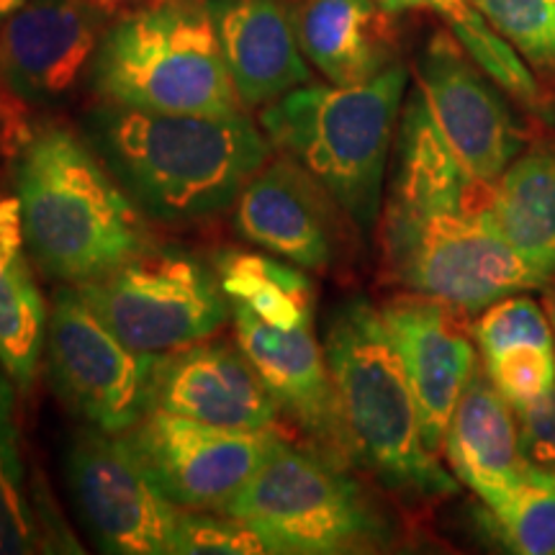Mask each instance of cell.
<instances>
[{"mask_svg":"<svg viewBox=\"0 0 555 555\" xmlns=\"http://www.w3.org/2000/svg\"><path fill=\"white\" fill-rule=\"evenodd\" d=\"M416 88L470 176L491 183L519 155L522 137L509 108L453 31H437L427 41L416 60Z\"/></svg>","mask_w":555,"mask_h":555,"instance_id":"obj_12","label":"cell"},{"mask_svg":"<svg viewBox=\"0 0 555 555\" xmlns=\"http://www.w3.org/2000/svg\"><path fill=\"white\" fill-rule=\"evenodd\" d=\"M470 332L483 360L525 345L555 350L551 319L538 301L519 294L499 298L491 307H486Z\"/></svg>","mask_w":555,"mask_h":555,"instance_id":"obj_27","label":"cell"},{"mask_svg":"<svg viewBox=\"0 0 555 555\" xmlns=\"http://www.w3.org/2000/svg\"><path fill=\"white\" fill-rule=\"evenodd\" d=\"M519 442L525 457L535 466L555 468V386L535 404L517 409Z\"/></svg>","mask_w":555,"mask_h":555,"instance_id":"obj_30","label":"cell"},{"mask_svg":"<svg viewBox=\"0 0 555 555\" xmlns=\"http://www.w3.org/2000/svg\"><path fill=\"white\" fill-rule=\"evenodd\" d=\"M88 86L99 101L163 114L247 111L208 0H139L103 31Z\"/></svg>","mask_w":555,"mask_h":555,"instance_id":"obj_6","label":"cell"},{"mask_svg":"<svg viewBox=\"0 0 555 555\" xmlns=\"http://www.w3.org/2000/svg\"><path fill=\"white\" fill-rule=\"evenodd\" d=\"M221 512L281 555L367 553L391 540L384 512L345 463L291 446L286 435Z\"/></svg>","mask_w":555,"mask_h":555,"instance_id":"obj_7","label":"cell"},{"mask_svg":"<svg viewBox=\"0 0 555 555\" xmlns=\"http://www.w3.org/2000/svg\"><path fill=\"white\" fill-rule=\"evenodd\" d=\"M18 393L0 365V555L80 553L50 496L26 474Z\"/></svg>","mask_w":555,"mask_h":555,"instance_id":"obj_23","label":"cell"},{"mask_svg":"<svg viewBox=\"0 0 555 555\" xmlns=\"http://www.w3.org/2000/svg\"><path fill=\"white\" fill-rule=\"evenodd\" d=\"M489 191L491 183L455 157L414 88L401 114L397 170L380 221L388 278L466 317L543 288V278L491 229Z\"/></svg>","mask_w":555,"mask_h":555,"instance_id":"obj_1","label":"cell"},{"mask_svg":"<svg viewBox=\"0 0 555 555\" xmlns=\"http://www.w3.org/2000/svg\"><path fill=\"white\" fill-rule=\"evenodd\" d=\"M324 356L350 461L404 499L433 502L455 494L457 478L440 466L422 435L420 406L380 309L360 296L337 307Z\"/></svg>","mask_w":555,"mask_h":555,"instance_id":"obj_4","label":"cell"},{"mask_svg":"<svg viewBox=\"0 0 555 555\" xmlns=\"http://www.w3.org/2000/svg\"><path fill=\"white\" fill-rule=\"evenodd\" d=\"M386 11L401 13V11H435L448 26H455L476 11L474 0H378Z\"/></svg>","mask_w":555,"mask_h":555,"instance_id":"obj_32","label":"cell"},{"mask_svg":"<svg viewBox=\"0 0 555 555\" xmlns=\"http://www.w3.org/2000/svg\"><path fill=\"white\" fill-rule=\"evenodd\" d=\"M127 435L165 496L193 512L224 509L283 437L270 429L204 425L157 406Z\"/></svg>","mask_w":555,"mask_h":555,"instance_id":"obj_11","label":"cell"},{"mask_svg":"<svg viewBox=\"0 0 555 555\" xmlns=\"http://www.w3.org/2000/svg\"><path fill=\"white\" fill-rule=\"evenodd\" d=\"M304 57L332 86H360L397 65L399 29L378 0H291Z\"/></svg>","mask_w":555,"mask_h":555,"instance_id":"obj_19","label":"cell"},{"mask_svg":"<svg viewBox=\"0 0 555 555\" xmlns=\"http://www.w3.org/2000/svg\"><path fill=\"white\" fill-rule=\"evenodd\" d=\"M221 286L229 301L242 304L275 327H301L314 322L317 294L301 268L268 253L219 249L214 253Z\"/></svg>","mask_w":555,"mask_h":555,"instance_id":"obj_24","label":"cell"},{"mask_svg":"<svg viewBox=\"0 0 555 555\" xmlns=\"http://www.w3.org/2000/svg\"><path fill=\"white\" fill-rule=\"evenodd\" d=\"M486 219L547 283L555 278V144H538L491 180Z\"/></svg>","mask_w":555,"mask_h":555,"instance_id":"obj_22","label":"cell"},{"mask_svg":"<svg viewBox=\"0 0 555 555\" xmlns=\"http://www.w3.org/2000/svg\"><path fill=\"white\" fill-rule=\"evenodd\" d=\"M106 26L86 0H26L0 24V80L31 108L65 101L88 78Z\"/></svg>","mask_w":555,"mask_h":555,"instance_id":"obj_15","label":"cell"},{"mask_svg":"<svg viewBox=\"0 0 555 555\" xmlns=\"http://www.w3.org/2000/svg\"><path fill=\"white\" fill-rule=\"evenodd\" d=\"M75 288L124 345L144 356L201 343L232 322L214 260L180 245L155 242Z\"/></svg>","mask_w":555,"mask_h":555,"instance_id":"obj_8","label":"cell"},{"mask_svg":"<svg viewBox=\"0 0 555 555\" xmlns=\"http://www.w3.org/2000/svg\"><path fill=\"white\" fill-rule=\"evenodd\" d=\"M422 416L427 448L440 455L453 412L476 373V347L457 311L437 298L401 294L380 307Z\"/></svg>","mask_w":555,"mask_h":555,"instance_id":"obj_16","label":"cell"},{"mask_svg":"<svg viewBox=\"0 0 555 555\" xmlns=\"http://www.w3.org/2000/svg\"><path fill=\"white\" fill-rule=\"evenodd\" d=\"M86 3H88L93 11H99L101 16L106 18L108 24H111V21H114L116 16H121L124 11L134 9L139 0H86Z\"/></svg>","mask_w":555,"mask_h":555,"instance_id":"obj_33","label":"cell"},{"mask_svg":"<svg viewBox=\"0 0 555 555\" xmlns=\"http://www.w3.org/2000/svg\"><path fill=\"white\" fill-rule=\"evenodd\" d=\"M343 217L337 201L288 155L270 157L232 206L242 242L311 273L335 266Z\"/></svg>","mask_w":555,"mask_h":555,"instance_id":"obj_14","label":"cell"},{"mask_svg":"<svg viewBox=\"0 0 555 555\" xmlns=\"http://www.w3.org/2000/svg\"><path fill=\"white\" fill-rule=\"evenodd\" d=\"M82 137L157 224L189 227L229 211L273 144L247 116L163 114L99 101Z\"/></svg>","mask_w":555,"mask_h":555,"instance_id":"obj_2","label":"cell"},{"mask_svg":"<svg viewBox=\"0 0 555 555\" xmlns=\"http://www.w3.org/2000/svg\"><path fill=\"white\" fill-rule=\"evenodd\" d=\"M152 406L229 429L283 433L286 420L237 343L211 337L155 358Z\"/></svg>","mask_w":555,"mask_h":555,"instance_id":"obj_17","label":"cell"},{"mask_svg":"<svg viewBox=\"0 0 555 555\" xmlns=\"http://www.w3.org/2000/svg\"><path fill=\"white\" fill-rule=\"evenodd\" d=\"M442 453L453 476L481 499L486 509L502 502L530 466L512 404L496 391L486 371L476 367L457 401Z\"/></svg>","mask_w":555,"mask_h":555,"instance_id":"obj_20","label":"cell"},{"mask_svg":"<svg viewBox=\"0 0 555 555\" xmlns=\"http://www.w3.org/2000/svg\"><path fill=\"white\" fill-rule=\"evenodd\" d=\"M527 65L555 73V0H474Z\"/></svg>","mask_w":555,"mask_h":555,"instance_id":"obj_26","label":"cell"},{"mask_svg":"<svg viewBox=\"0 0 555 555\" xmlns=\"http://www.w3.org/2000/svg\"><path fill=\"white\" fill-rule=\"evenodd\" d=\"M65 474L80 519L103 553H176L183 509L165 496L129 435L82 425L69 440Z\"/></svg>","mask_w":555,"mask_h":555,"instance_id":"obj_10","label":"cell"},{"mask_svg":"<svg viewBox=\"0 0 555 555\" xmlns=\"http://www.w3.org/2000/svg\"><path fill=\"white\" fill-rule=\"evenodd\" d=\"M208 5L229 78L245 108H266L311 82L291 0H208Z\"/></svg>","mask_w":555,"mask_h":555,"instance_id":"obj_18","label":"cell"},{"mask_svg":"<svg viewBox=\"0 0 555 555\" xmlns=\"http://www.w3.org/2000/svg\"><path fill=\"white\" fill-rule=\"evenodd\" d=\"M11 176L34 266L62 286L95 281L157 242L142 208L67 124L37 121Z\"/></svg>","mask_w":555,"mask_h":555,"instance_id":"obj_3","label":"cell"},{"mask_svg":"<svg viewBox=\"0 0 555 555\" xmlns=\"http://www.w3.org/2000/svg\"><path fill=\"white\" fill-rule=\"evenodd\" d=\"M486 515L506 551L555 555V468L530 463L509 494Z\"/></svg>","mask_w":555,"mask_h":555,"instance_id":"obj_25","label":"cell"},{"mask_svg":"<svg viewBox=\"0 0 555 555\" xmlns=\"http://www.w3.org/2000/svg\"><path fill=\"white\" fill-rule=\"evenodd\" d=\"M29 103L18 99L13 90L0 80V172L13 170L21 152L37 129Z\"/></svg>","mask_w":555,"mask_h":555,"instance_id":"obj_31","label":"cell"},{"mask_svg":"<svg viewBox=\"0 0 555 555\" xmlns=\"http://www.w3.org/2000/svg\"><path fill=\"white\" fill-rule=\"evenodd\" d=\"M409 73L397 62L360 86H307L268 103L260 127L301 165L360 232L376 227Z\"/></svg>","mask_w":555,"mask_h":555,"instance_id":"obj_5","label":"cell"},{"mask_svg":"<svg viewBox=\"0 0 555 555\" xmlns=\"http://www.w3.org/2000/svg\"><path fill=\"white\" fill-rule=\"evenodd\" d=\"M31 262L16 191L0 185V365L21 397L37 386L50 317Z\"/></svg>","mask_w":555,"mask_h":555,"instance_id":"obj_21","label":"cell"},{"mask_svg":"<svg viewBox=\"0 0 555 555\" xmlns=\"http://www.w3.org/2000/svg\"><path fill=\"white\" fill-rule=\"evenodd\" d=\"M155 358L124 345L78 288L54 291L44 337L47 378L82 425L127 435L150 409Z\"/></svg>","mask_w":555,"mask_h":555,"instance_id":"obj_9","label":"cell"},{"mask_svg":"<svg viewBox=\"0 0 555 555\" xmlns=\"http://www.w3.org/2000/svg\"><path fill=\"white\" fill-rule=\"evenodd\" d=\"M178 555H258L268 553L266 540L224 512L183 509L176 532Z\"/></svg>","mask_w":555,"mask_h":555,"instance_id":"obj_29","label":"cell"},{"mask_svg":"<svg viewBox=\"0 0 555 555\" xmlns=\"http://www.w3.org/2000/svg\"><path fill=\"white\" fill-rule=\"evenodd\" d=\"M232 304L234 343L249 360L283 416L309 440V448L337 463H352L339 416L324 343L314 322L275 327L242 304Z\"/></svg>","mask_w":555,"mask_h":555,"instance_id":"obj_13","label":"cell"},{"mask_svg":"<svg viewBox=\"0 0 555 555\" xmlns=\"http://www.w3.org/2000/svg\"><path fill=\"white\" fill-rule=\"evenodd\" d=\"M483 371L512 409H525L555 386V350L530 345L512 347L502 356L486 358Z\"/></svg>","mask_w":555,"mask_h":555,"instance_id":"obj_28","label":"cell"},{"mask_svg":"<svg viewBox=\"0 0 555 555\" xmlns=\"http://www.w3.org/2000/svg\"><path fill=\"white\" fill-rule=\"evenodd\" d=\"M551 324H553V339H555V298L551 301Z\"/></svg>","mask_w":555,"mask_h":555,"instance_id":"obj_35","label":"cell"},{"mask_svg":"<svg viewBox=\"0 0 555 555\" xmlns=\"http://www.w3.org/2000/svg\"><path fill=\"white\" fill-rule=\"evenodd\" d=\"M24 3H26V0H0V24H3V21L9 18L11 13L16 11L18 5H24Z\"/></svg>","mask_w":555,"mask_h":555,"instance_id":"obj_34","label":"cell"}]
</instances>
